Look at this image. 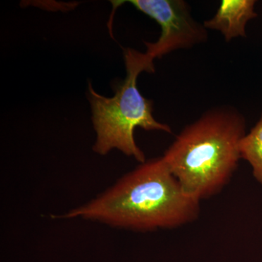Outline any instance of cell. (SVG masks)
<instances>
[{
	"label": "cell",
	"mask_w": 262,
	"mask_h": 262,
	"mask_svg": "<svg viewBox=\"0 0 262 262\" xmlns=\"http://www.w3.org/2000/svg\"><path fill=\"white\" fill-rule=\"evenodd\" d=\"M200 202L184 192L160 157L141 163L102 194L64 217L142 232L177 228L198 218Z\"/></svg>",
	"instance_id": "6da1fadb"
},
{
	"label": "cell",
	"mask_w": 262,
	"mask_h": 262,
	"mask_svg": "<svg viewBox=\"0 0 262 262\" xmlns=\"http://www.w3.org/2000/svg\"><path fill=\"white\" fill-rule=\"evenodd\" d=\"M246 119L233 106L207 110L181 131L163 156L187 195L201 201L219 194L241 159Z\"/></svg>",
	"instance_id": "7a4b0ae2"
},
{
	"label": "cell",
	"mask_w": 262,
	"mask_h": 262,
	"mask_svg": "<svg viewBox=\"0 0 262 262\" xmlns=\"http://www.w3.org/2000/svg\"><path fill=\"white\" fill-rule=\"evenodd\" d=\"M126 76L115 83V96L100 95L89 84V97L92 111V121L96 134L94 148L101 155L118 149L138 162H146L145 155L134 139L136 127L145 130H161L171 134L167 124L157 121L153 117V102L141 94L137 86L141 72L155 73L154 59L146 53L133 48L124 50Z\"/></svg>",
	"instance_id": "3957f363"
},
{
	"label": "cell",
	"mask_w": 262,
	"mask_h": 262,
	"mask_svg": "<svg viewBox=\"0 0 262 262\" xmlns=\"http://www.w3.org/2000/svg\"><path fill=\"white\" fill-rule=\"evenodd\" d=\"M117 3L119 6L130 3L159 24L161 34L158 40L144 42L146 54L154 60L177 50L191 49L208 41V29L194 20L190 5L184 0H128Z\"/></svg>",
	"instance_id": "277c9868"
},
{
	"label": "cell",
	"mask_w": 262,
	"mask_h": 262,
	"mask_svg": "<svg viewBox=\"0 0 262 262\" xmlns=\"http://www.w3.org/2000/svg\"><path fill=\"white\" fill-rule=\"evenodd\" d=\"M254 0H222L213 18L205 20L207 29L219 31L227 42L246 37V24L257 17Z\"/></svg>",
	"instance_id": "5b68a950"
},
{
	"label": "cell",
	"mask_w": 262,
	"mask_h": 262,
	"mask_svg": "<svg viewBox=\"0 0 262 262\" xmlns=\"http://www.w3.org/2000/svg\"><path fill=\"white\" fill-rule=\"evenodd\" d=\"M242 159L249 163L253 175L262 186V114L259 120L239 143Z\"/></svg>",
	"instance_id": "8992f818"
}]
</instances>
